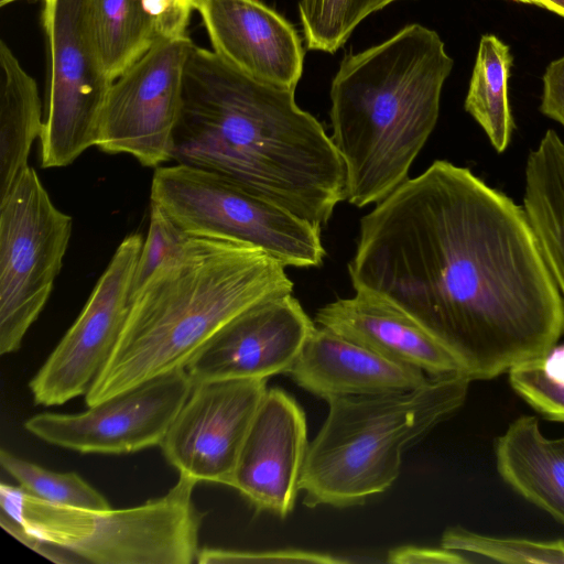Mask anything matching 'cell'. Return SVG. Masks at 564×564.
<instances>
[{
  "label": "cell",
  "mask_w": 564,
  "mask_h": 564,
  "mask_svg": "<svg viewBox=\"0 0 564 564\" xmlns=\"http://www.w3.org/2000/svg\"><path fill=\"white\" fill-rule=\"evenodd\" d=\"M348 273L355 291L420 323L471 381L545 357L564 333L563 301L524 208L445 160L361 218Z\"/></svg>",
  "instance_id": "cell-1"
},
{
  "label": "cell",
  "mask_w": 564,
  "mask_h": 564,
  "mask_svg": "<svg viewBox=\"0 0 564 564\" xmlns=\"http://www.w3.org/2000/svg\"><path fill=\"white\" fill-rule=\"evenodd\" d=\"M294 93L193 43L172 161L223 175L322 228L345 199V167Z\"/></svg>",
  "instance_id": "cell-2"
},
{
  "label": "cell",
  "mask_w": 564,
  "mask_h": 564,
  "mask_svg": "<svg viewBox=\"0 0 564 564\" xmlns=\"http://www.w3.org/2000/svg\"><path fill=\"white\" fill-rule=\"evenodd\" d=\"M292 292L285 267L263 250L189 236L132 295L120 338L85 394L86 404L185 368L237 315Z\"/></svg>",
  "instance_id": "cell-3"
},
{
  "label": "cell",
  "mask_w": 564,
  "mask_h": 564,
  "mask_svg": "<svg viewBox=\"0 0 564 564\" xmlns=\"http://www.w3.org/2000/svg\"><path fill=\"white\" fill-rule=\"evenodd\" d=\"M454 66L438 33L408 24L340 62L330 85L332 141L345 167V200L378 204L409 177L433 132Z\"/></svg>",
  "instance_id": "cell-4"
},
{
  "label": "cell",
  "mask_w": 564,
  "mask_h": 564,
  "mask_svg": "<svg viewBox=\"0 0 564 564\" xmlns=\"http://www.w3.org/2000/svg\"><path fill=\"white\" fill-rule=\"evenodd\" d=\"M470 382L456 372L408 391L327 400L300 477L304 505L347 508L386 491L403 452L464 405Z\"/></svg>",
  "instance_id": "cell-5"
},
{
  "label": "cell",
  "mask_w": 564,
  "mask_h": 564,
  "mask_svg": "<svg viewBox=\"0 0 564 564\" xmlns=\"http://www.w3.org/2000/svg\"><path fill=\"white\" fill-rule=\"evenodd\" d=\"M196 485L180 474L161 497L132 508L94 510L50 503L2 482L0 507L25 530L82 562L191 564L204 518L193 500Z\"/></svg>",
  "instance_id": "cell-6"
},
{
  "label": "cell",
  "mask_w": 564,
  "mask_h": 564,
  "mask_svg": "<svg viewBox=\"0 0 564 564\" xmlns=\"http://www.w3.org/2000/svg\"><path fill=\"white\" fill-rule=\"evenodd\" d=\"M151 203L188 236L227 238L259 248L286 267H319L321 227L214 172L158 166Z\"/></svg>",
  "instance_id": "cell-7"
},
{
  "label": "cell",
  "mask_w": 564,
  "mask_h": 564,
  "mask_svg": "<svg viewBox=\"0 0 564 564\" xmlns=\"http://www.w3.org/2000/svg\"><path fill=\"white\" fill-rule=\"evenodd\" d=\"M73 219L28 166L0 200V354L17 351L63 267Z\"/></svg>",
  "instance_id": "cell-8"
},
{
  "label": "cell",
  "mask_w": 564,
  "mask_h": 564,
  "mask_svg": "<svg viewBox=\"0 0 564 564\" xmlns=\"http://www.w3.org/2000/svg\"><path fill=\"white\" fill-rule=\"evenodd\" d=\"M50 57L47 116L40 135L43 169L72 164L96 147L113 83L89 19L88 0H41Z\"/></svg>",
  "instance_id": "cell-9"
},
{
  "label": "cell",
  "mask_w": 564,
  "mask_h": 564,
  "mask_svg": "<svg viewBox=\"0 0 564 564\" xmlns=\"http://www.w3.org/2000/svg\"><path fill=\"white\" fill-rule=\"evenodd\" d=\"M192 45L188 35L159 37L113 80L100 118L99 150L129 154L148 167L172 161Z\"/></svg>",
  "instance_id": "cell-10"
},
{
  "label": "cell",
  "mask_w": 564,
  "mask_h": 564,
  "mask_svg": "<svg viewBox=\"0 0 564 564\" xmlns=\"http://www.w3.org/2000/svg\"><path fill=\"white\" fill-rule=\"evenodd\" d=\"M143 241L130 234L120 242L78 317L30 380L34 403L59 405L87 393L126 324Z\"/></svg>",
  "instance_id": "cell-11"
},
{
  "label": "cell",
  "mask_w": 564,
  "mask_h": 564,
  "mask_svg": "<svg viewBox=\"0 0 564 564\" xmlns=\"http://www.w3.org/2000/svg\"><path fill=\"white\" fill-rule=\"evenodd\" d=\"M185 368L152 378L79 413H39L23 423L37 438L83 454H127L160 446L189 395Z\"/></svg>",
  "instance_id": "cell-12"
},
{
  "label": "cell",
  "mask_w": 564,
  "mask_h": 564,
  "mask_svg": "<svg viewBox=\"0 0 564 564\" xmlns=\"http://www.w3.org/2000/svg\"><path fill=\"white\" fill-rule=\"evenodd\" d=\"M267 379L202 381L171 423L160 447L181 475L229 486Z\"/></svg>",
  "instance_id": "cell-13"
},
{
  "label": "cell",
  "mask_w": 564,
  "mask_h": 564,
  "mask_svg": "<svg viewBox=\"0 0 564 564\" xmlns=\"http://www.w3.org/2000/svg\"><path fill=\"white\" fill-rule=\"evenodd\" d=\"M292 293L263 300L229 323L188 361L193 383L286 373L315 327Z\"/></svg>",
  "instance_id": "cell-14"
},
{
  "label": "cell",
  "mask_w": 564,
  "mask_h": 564,
  "mask_svg": "<svg viewBox=\"0 0 564 564\" xmlns=\"http://www.w3.org/2000/svg\"><path fill=\"white\" fill-rule=\"evenodd\" d=\"M305 413L285 391L268 389L250 425L229 487L258 511L285 518L294 508L308 448Z\"/></svg>",
  "instance_id": "cell-15"
},
{
  "label": "cell",
  "mask_w": 564,
  "mask_h": 564,
  "mask_svg": "<svg viewBox=\"0 0 564 564\" xmlns=\"http://www.w3.org/2000/svg\"><path fill=\"white\" fill-rule=\"evenodd\" d=\"M213 52L241 73L294 90L304 50L294 26L260 0H197Z\"/></svg>",
  "instance_id": "cell-16"
},
{
  "label": "cell",
  "mask_w": 564,
  "mask_h": 564,
  "mask_svg": "<svg viewBox=\"0 0 564 564\" xmlns=\"http://www.w3.org/2000/svg\"><path fill=\"white\" fill-rule=\"evenodd\" d=\"M286 373L325 401L408 391L430 378L322 326L312 329Z\"/></svg>",
  "instance_id": "cell-17"
},
{
  "label": "cell",
  "mask_w": 564,
  "mask_h": 564,
  "mask_svg": "<svg viewBox=\"0 0 564 564\" xmlns=\"http://www.w3.org/2000/svg\"><path fill=\"white\" fill-rule=\"evenodd\" d=\"M315 323L430 378L463 372L456 358L420 323L375 294L355 291L351 297L330 302L317 311Z\"/></svg>",
  "instance_id": "cell-18"
},
{
  "label": "cell",
  "mask_w": 564,
  "mask_h": 564,
  "mask_svg": "<svg viewBox=\"0 0 564 564\" xmlns=\"http://www.w3.org/2000/svg\"><path fill=\"white\" fill-rule=\"evenodd\" d=\"M496 468L519 496L564 527V436H545L539 420L522 415L495 441Z\"/></svg>",
  "instance_id": "cell-19"
},
{
  "label": "cell",
  "mask_w": 564,
  "mask_h": 564,
  "mask_svg": "<svg viewBox=\"0 0 564 564\" xmlns=\"http://www.w3.org/2000/svg\"><path fill=\"white\" fill-rule=\"evenodd\" d=\"M523 208L564 310V141L550 129L530 151L524 173Z\"/></svg>",
  "instance_id": "cell-20"
},
{
  "label": "cell",
  "mask_w": 564,
  "mask_h": 564,
  "mask_svg": "<svg viewBox=\"0 0 564 564\" xmlns=\"http://www.w3.org/2000/svg\"><path fill=\"white\" fill-rule=\"evenodd\" d=\"M0 200L29 166L43 123L39 89L9 45L0 42Z\"/></svg>",
  "instance_id": "cell-21"
},
{
  "label": "cell",
  "mask_w": 564,
  "mask_h": 564,
  "mask_svg": "<svg viewBox=\"0 0 564 564\" xmlns=\"http://www.w3.org/2000/svg\"><path fill=\"white\" fill-rule=\"evenodd\" d=\"M510 48L497 36L482 35L465 99V110L479 123L497 152L510 143L514 128L508 99Z\"/></svg>",
  "instance_id": "cell-22"
},
{
  "label": "cell",
  "mask_w": 564,
  "mask_h": 564,
  "mask_svg": "<svg viewBox=\"0 0 564 564\" xmlns=\"http://www.w3.org/2000/svg\"><path fill=\"white\" fill-rule=\"evenodd\" d=\"M93 34L115 80L160 37L145 0H88Z\"/></svg>",
  "instance_id": "cell-23"
},
{
  "label": "cell",
  "mask_w": 564,
  "mask_h": 564,
  "mask_svg": "<svg viewBox=\"0 0 564 564\" xmlns=\"http://www.w3.org/2000/svg\"><path fill=\"white\" fill-rule=\"evenodd\" d=\"M394 1L398 0H300L307 48L335 53L362 20Z\"/></svg>",
  "instance_id": "cell-24"
},
{
  "label": "cell",
  "mask_w": 564,
  "mask_h": 564,
  "mask_svg": "<svg viewBox=\"0 0 564 564\" xmlns=\"http://www.w3.org/2000/svg\"><path fill=\"white\" fill-rule=\"evenodd\" d=\"M0 464L19 487L50 503L94 510L111 508L108 500L76 473L46 469L6 448L0 451Z\"/></svg>",
  "instance_id": "cell-25"
},
{
  "label": "cell",
  "mask_w": 564,
  "mask_h": 564,
  "mask_svg": "<svg viewBox=\"0 0 564 564\" xmlns=\"http://www.w3.org/2000/svg\"><path fill=\"white\" fill-rule=\"evenodd\" d=\"M441 546L500 563L564 564V539L501 538L456 525L443 532Z\"/></svg>",
  "instance_id": "cell-26"
},
{
  "label": "cell",
  "mask_w": 564,
  "mask_h": 564,
  "mask_svg": "<svg viewBox=\"0 0 564 564\" xmlns=\"http://www.w3.org/2000/svg\"><path fill=\"white\" fill-rule=\"evenodd\" d=\"M512 390L544 419L564 423V347L513 367Z\"/></svg>",
  "instance_id": "cell-27"
},
{
  "label": "cell",
  "mask_w": 564,
  "mask_h": 564,
  "mask_svg": "<svg viewBox=\"0 0 564 564\" xmlns=\"http://www.w3.org/2000/svg\"><path fill=\"white\" fill-rule=\"evenodd\" d=\"M188 237L158 205L151 203L148 235L135 268L132 295L165 260L182 249Z\"/></svg>",
  "instance_id": "cell-28"
},
{
  "label": "cell",
  "mask_w": 564,
  "mask_h": 564,
  "mask_svg": "<svg viewBox=\"0 0 564 564\" xmlns=\"http://www.w3.org/2000/svg\"><path fill=\"white\" fill-rule=\"evenodd\" d=\"M196 562L200 564H242V563H315L337 564L345 560L329 554L303 550H276L246 552L224 549H199Z\"/></svg>",
  "instance_id": "cell-29"
},
{
  "label": "cell",
  "mask_w": 564,
  "mask_h": 564,
  "mask_svg": "<svg viewBox=\"0 0 564 564\" xmlns=\"http://www.w3.org/2000/svg\"><path fill=\"white\" fill-rule=\"evenodd\" d=\"M197 0H145L160 37L187 35V25Z\"/></svg>",
  "instance_id": "cell-30"
},
{
  "label": "cell",
  "mask_w": 564,
  "mask_h": 564,
  "mask_svg": "<svg viewBox=\"0 0 564 564\" xmlns=\"http://www.w3.org/2000/svg\"><path fill=\"white\" fill-rule=\"evenodd\" d=\"M387 562L393 564H465L470 561L463 553L441 547L402 545L391 549Z\"/></svg>",
  "instance_id": "cell-31"
},
{
  "label": "cell",
  "mask_w": 564,
  "mask_h": 564,
  "mask_svg": "<svg viewBox=\"0 0 564 564\" xmlns=\"http://www.w3.org/2000/svg\"><path fill=\"white\" fill-rule=\"evenodd\" d=\"M0 525L21 543L54 563L68 564L82 562L69 552L32 534L15 518L3 510L0 511Z\"/></svg>",
  "instance_id": "cell-32"
},
{
  "label": "cell",
  "mask_w": 564,
  "mask_h": 564,
  "mask_svg": "<svg viewBox=\"0 0 564 564\" xmlns=\"http://www.w3.org/2000/svg\"><path fill=\"white\" fill-rule=\"evenodd\" d=\"M540 110L564 127V56L551 62L544 72Z\"/></svg>",
  "instance_id": "cell-33"
},
{
  "label": "cell",
  "mask_w": 564,
  "mask_h": 564,
  "mask_svg": "<svg viewBox=\"0 0 564 564\" xmlns=\"http://www.w3.org/2000/svg\"><path fill=\"white\" fill-rule=\"evenodd\" d=\"M520 3L533 4L550 10L564 18V0H512Z\"/></svg>",
  "instance_id": "cell-34"
},
{
  "label": "cell",
  "mask_w": 564,
  "mask_h": 564,
  "mask_svg": "<svg viewBox=\"0 0 564 564\" xmlns=\"http://www.w3.org/2000/svg\"><path fill=\"white\" fill-rule=\"evenodd\" d=\"M17 1H20V0H0V6L1 7H6V6H9L13 2H17Z\"/></svg>",
  "instance_id": "cell-35"
}]
</instances>
